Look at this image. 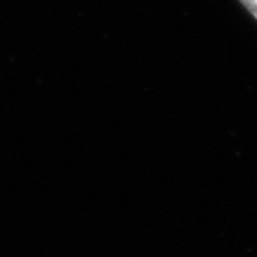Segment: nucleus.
Segmentation results:
<instances>
[{
	"label": "nucleus",
	"instance_id": "nucleus-1",
	"mask_svg": "<svg viewBox=\"0 0 257 257\" xmlns=\"http://www.w3.org/2000/svg\"><path fill=\"white\" fill-rule=\"evenodd\" d=\"M248 13L257 20V0H239Z\"/></svg>",
	"mask_w": 257,
	"mask_h": 257
}]
</instances>
